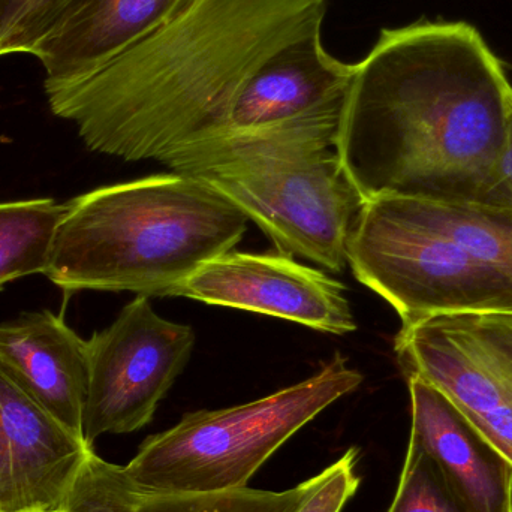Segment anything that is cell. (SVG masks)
Segmentation results:
<instances>
[{"label": "cell", "instance_id": "6da1fadb", "mask_svg": "<svg viewBox=\"0 0 512 512\" xmlns=\"http://www.w3.org/2000/svg\"><path fill=\"white\" fill-rule=\"evenodd\" d=\"M511 98L504 65L471 24L384 29L355 63L334 149L366 200L498 207Z\"/></svg>", "mask_w": 512, "mask_h": 512}, {"label": "cell", "instance_id": "7a4b0ae2", "mask_svg": "<svg viewBox=\"0 0 512 512\" xmlns=\"http://www.w3.org/2000/svg\"><path fill=\"white\" fill-rule=\"evenodd\" d=\"M328 0H186L146 38L83 77L45 80L48 107L92 152L164 162L225 134L280 50L322 32Z\"/></svg>", "mask_w": 512, "mask_h": 512}, {"label": "cell", "instance_id": "3957f363", "mask_svg": "<svg viewBox=\"0 0 512 512\" xmlns=\"http://www.w3.org/2000/svg\"><path fill=\"white\" fill-rule=\"evenodd\" d=\"M65 204L44 274L69 294L170 295L204 262L233 251L249 224L213 186L177 171L102 186Z\"/></svg>", "mask_w": 512, "mask_h": 512}, {"label": "cell", "instance_id": "277c9868", "mask_svg": "<svg viewBox=\"0 0 512 512\" xmlns=\"http://www.w3.org/2000/svg\"><path fill=\"white\" fill-rule=\"evenodd\" d=\"M340 117L313 114L219 135L179 150L162 164L221 192L277 251L342 273L366 198L334 149Z\"/></svg>", "mask_w": 512, "mask_h": 512}, {"label": "cell", "instance_id": "5b68a950", "mask_svg": "<svg viewBox=\"0 0 512 512\" xmlns=\"http://www.w3.org/2000/svg\"><path fill=\"white\" fill-rule=\"evenodd\" d=\"M348 265L402 324L438 313H512V210L367 198Z\"/></svg>", "mask_w": 512, "mask_h": 512}, {"label": "cell", "instance_id": "8992f818", "mask_svg": "<svg viewBox=\"0 0 512 512\" xmlns=\"http://www.w3.org/2000/svg\"><path fill=\"white\" fill-rule=\"evenodd\" d=\"M363 381V373L336 354L315 375L262 399L183 415L176 426L147 438L122 466L123 475L138 496L245 489L298 430Z\"/></svg>", "mask_w": 512, "mask_h": 512}, {"label": "cell", "instance_id": "52a82bcc", "mask_svg": "<svg viewBox=\"0 0 512 512\" xmlns=\"http://www.w3.org/2000/svg\"><path fill=\"white\" fill-rule=\"evenodd\" d=\"M406 378L441 391L512 466V313H438L402 324Z\"/></svg>", "mask_w": 512, "mask_h": 512}, {"label": "cell", "instance_id": "ba28073f", "mask_svg": "<svg viewBox=\"0 0 512 512\" xmlns=\"http://www.w3.org/2000/svg\"><path fill=\"white\" fill-rule=\"evenodd\" d=\"M197 336L189 325L156 313L137 295L113 324L87 340L89 384L83 438L123 435L152 421L161 400L188 366Z\"/></svg>", "mask_w": 512, "mask_h": 512}, {"label": "cell", "instance_id": "9c48e42d", "mask_svg": "<svg viewBox=\"0 0 512 512\" xmlns=\"http://www.w3.org/2000/svg\"><path fill=\"white\" fill-rule=\"evenodd\" d=\"M345 292L339 280L282 252L248 254L233 249L204 262L170 295L343 336L357 330Z\"/></svg>", "mask_w": 512, "mask_h": 512}, {"label": "cell", "instance_id": "30bf717a", "mask_svg": "<svg viewBox=\"0 0 512 512\" xmlns=\"http://www.w3.org/2000/svg\"><path fill=\"white\" fill-rule=\"evenodd\" d=\"M6 492L0 512H65L92 445L36 402L0 364Z\"/></svg>", "mask_w": 512, "mask_h": 512}, {"label": "cell", "instance_id": "8fae6325", "mask_svg": "<svg viewBox=\"0 0 512 512\" xmlns=\"http://www.w3.org/2000/svg\"><path fill=\"white\" fill-rule=\"evenodd\" d=\"M411 436L472 512L512 510L511 463L433 385L408 376Z\"/></svg>", "mask_w": 512, "mask_h": 512}, {"label": "cell", "instance_id": "7c38bea8", "mask_svg": "<svg viewBox=\"0 0 512 512\" xmlns=\"http://www.w3.org/2000/svg\"><path fill=\"white\" fill-rule=\"evenodd\" d=\"M354 69L355 65L342 62L325 48L322 32L288 45L246 84L231 110L225 134L313 114L342 113Z\"/></svg>", "mask_w": 512, "mask_h": 512}, {"label": "cell", "instance_id": "4fadbf2b", "mask_svg": "<svg viewBox=\"0 0 512 512\" xmlns=\"http://www.w3.org/2000/svg\"><path fill=\"white\" fill-rule=\"evenodd\" d=\"M0 364L36 402L83 438L87 340L62 316L42 310L0 324Z\"/></svg>", "mask_w": 512, "mask_h": 512}, {"label": "cell", "instance_id": "5bb4252c", "mask_svg": "<svg viewBox=\"0 0 512 512\" xmlns=\"http://www.w3.org/2000/svg\"><path fill=\"white\" fill-rule=\"evenodd\" d=\"M186 0H74L32 54L45 80L83 77L146 38Z\"/></svg>", "mask_w": 512, "mask_h": 512}, {"label": "cell", "instance_id": "9a60e30c", "mask_svg": "<svg viewBox=\"0 0 512 512\" xmlns=\"http://www.w3.org/2000/svg\"><path fill=\"white\" fill-rule=\"evenodd\" d=\"M66 204L51 198L0 203V291L6 283L44 274Z\"/></svg>", "mask_w": 512, "mask_h": 512}, {"label": "cell", "instance_id": "2e32d148", "mask_svg": "<svg viewBox=\"0 0 512 512\" xmlns=\"http://www.w3.org/2000/svg\"><path fill=\"white\" fill-rule=\"evenodd\" d=\"M316 481L318 475L282 492L245 487L231 492L138 496L132 512H295Z\"/></svg>", "mask_w": 512, "mask_h": 512}, {"label": "cell", "instance_id": "e0dca14e", "mask_svg": "<svg viewBox=\"0 0 512 512\" xmlns=\"http://www.w3.org/2000/svg\"><path fill=\"white\" fill-rule=\"evenodd\" d=\"M387 512H472L429 454L409 438L396 495Z\"/></svg>", "mask_w": 512, "mask_h": 512}, {"label": "cell", "instance_id": "ac0fdd59", "mask_svg": "<svg viewBox=\"0 0 512 512\" xmlns=\"http://www.w3.org/2000/svg\"><path fill=\"white\" fill-rule=\"evenodd\" d=\"M138 495L122 466L105 462L92 451L72 490L65 512H132Z\"/></svg>", "mask_w": 512, "mask_h": 512}, {"label": "cell", "instance_id": "d6986e66", "mask_svg": "<svg viewBox=\"0 0 512 512\" xmlns=\"http://www.w3.org/2000/svg\"><path fill=\"white\" fill-rule=\"evenodd\" d=\"M74 0H0V57L29 53Z\"/></svg>", "mask_w": 512, "mask_h": 512}, {"label": "cell", "instance_id": "ffe728a7", "mask_svg": "<svg viewBox=\"0 0 512 512\" xmlns=\"http://www.w3.org/2000/svg\"><path fill=\"white\" fill-rule=\"evenodd\" d=\"M360 450L351 448L333 465L318 474L310 495L295 512H342L360 487L357 472Z\"/></svg>", "mask_w": 512, "mask_h": 512}, {"label": "cell", "instance_id": "44dd1931", "mask_svg": "<svg viewBox=\"0 0 512 512\" xmlns=\"http://www.w3.org/2000/svg\"><path fill=\"white\" fill-rule=\"evenodd\" d=\"M498 207L512 210V98L508 113L507 141L499 170Z\"/></svg>", "mask_w": 512, "mask_h": 512}, {"label": "cell", "instance_id": "7402d4cb", "mask_svg": "<svg viewBox=\"0 0 512 512\" xmlns=\"http://www.w3.org/2000/svg\"><path fill=\"white\" fill-rule=\"evenodd\" d=\"M5 492H6L5 451H3L2 435H0V510H2L3 501H5Z\"/></svg>", "mask_w": 512, "mask_h": 512}, {"label": "cell", "instance_id": "603a6c76", "mask_svg": "<svg viewBox=\"0 0 512 512\" xmlns=\"http://www.w3.org/2000/svg\"><path fill=\"white\" fill-rule=\"evenodd\" d=\"M510 512H512V510Z\"/></svg>", "mask_w": 512, "mask_h": 512}]
</instances>
